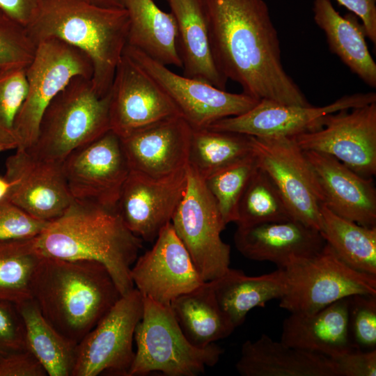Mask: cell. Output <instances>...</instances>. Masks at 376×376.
<instances>
[{
  "label": "cell",
  "mask_w": 376,
  "mask_h": 376,
  "mask_svg": "<svg viewBox=\"0 0 376 376\" xmlns=\"http://www.w3.org/2000/svg\"><path fill=\"white\" fill-rule=\"evenodd\" d=\"M88 3L106 8H123L122 0H82Z\"/></svg>",
  "instance_id": "45"
},
{
  "label": "cell",
  "mask_w": 376,
  "mask_h": 376,
  "mask_svg": "<svg viewBox=\"0 0 376 376\" xmlns=\"http://www.w3.org/2000/svg\"><path fill=\"white\" fill-rule=\"evenodd\" d=\"M170 307L185 336L196 347L224 339L235 329L221 308L212 281L177 297Z\"/></svg>",
  "instance_id": "29"
},
{
  "label": "cell",
  "mask_w": 376,
  "mask_h": 376,
  "mask_svg": "<svg viewBox=\"0 0 376 376\" xmlns=\"http://www.w3.org/2000/svg\"><path fill=\"white\" fill-rule=\"evenodd\" d=\"M109 108V91L100 95L91 79L75 77L46 108L36 141L28 150L41 159L63 162L111 130Z\"/></svg>",
  "instance_id": "5"
},
{
  "label": "cell",
  "mask_w": 376,
  "mask_h": 376,
  "mask_svg": "<svg viewBox=\"0 0 376 376\" xmlns=\"http://www.w3.org/2000/svg\"><path fill=\"white\" fill-rule=\"evenodd\" d=\"M25 68L0 70V152L17 148L15 123L27 91Z\"/></svg>",
  "instance_id": "36"
},
{
  "label": "cell",
  "mask_w": 376,
  "mask_h": 376,
  "mask_svg": "<svg viewBox=\"0 0 376 376\" xmlns=\"http://www.w3.org/2000/svg\"><path fill=\"white\" fill-rule=\"evenodd\" d=\"M143 310V297L135 288L122 295L77 344L72 376H129L134 331Z\"/></svg>",
  "instance_id": "11"
},
{
  "label": "cell",
  "mask_w": 376,
  "mask_h": 376,
  "mask_svg": "<svg viewBox=\"0 0 376 376\" xmlns=\"http://www.w3.org/2000/svg\"><path fill=\"white\" fill-rule=\"evenodd\" d=\"M130 19L127 45L165 65L182 68L178 31L171 13L161 10L155 0H122Z\"/></svg>",
  "instance_id": "27"
},
{
  "label": "cell",
  "mask_w": 376,
  "mask_h": 376,
  "mask_svg": "<svg viewBox=\"0 0 376 376\" xmlns=\"http://www.w3.org/2000/svg\"><path fill=\"white\" fill-rule=\"evenodd\" d=\"M257 168L253 151L203 179L226 225L236 222L240 200Z\"/></svg>",
  "instance_id": "35"
},
{
  "label": "cell",
  "mask_w": 376,
  "mask_h": 376,
  "mask_svg": "<svg viewBox=\"0 0 376 376\" xmlns=\"http://www.w3.org/2000/svg\"><path fill=\"white\" fill-rule=\"evenodd\" d=\"M186 170V187L171 223L203 280L212 281L230 268V247L221 237L226 225L203 179L188 164Z\"/></svg>",
  "instance_id": "9"
},
{
  "label": "cell",
  "mask_w": 376,
  "mask_h": 376,
  "mask_svg": "<svg viewBox=\"0 0 376 376\" xmlns=\"http://www.w3.org/2000/svg\"><path fill=\"white\" fill-rule=\"evenodd\" d=\"M281 308L309 314L357 294L376 295V276L354 269L325 243L317 253L292 259L283 268Z\"/></svg>",
  "instance_id": "7"
},
{
  "label": "cell",
  "mask_w": 376,
  "mask_h": 376,
  "mask_svg": "<svg viewBox=\"0 0 376 376\" xmlns=\"http://www.w3.org/2000/svg\"><path fill=\"white\" fill-rule=\"evenodd\" d=\"M234 242L244 257L271 262L279 269L294 258L317 253L325 244L318 230L295 219L237 226Z\"/></svg>",
  "instance_id": "22"
},
{
  "label": "cell",
  "mask_w": 376,
  "mask_h": 376,
  "mask_svg": "<svg viewBox=\"0 0 376 376\" xmlns=\"http://www.w3.org/2000/svg\"><path fill=\"white\" fill-rule=\"evenodd\" d=\"M42 257L35 237L0 240V300L17 304L31 298V279Z\"/></svg>",
  "instance_id": "33"
},
{
  "label": "cell",
  "mask_w": 376,
  "mask_h": 376,
  "mask_svg": "<svg viewBox=\"0 0 376 376\" xmlns=\"http://www.w3.org/2000/svg\"><path fill=\"white\" fill-rule=\"evenodd\" d=\"M313 19L324 33L329 50L365 84L376 88V63L366 41V31L352 13L342 16L331 0H314Z\"/></svg>",
  "instance_id": "26"
},
{
  "label": "cell",
  "mask_w": 376,
  "mask_h": 376,
  "mask_svg": "<svg viewBox=\"0 0 376 376\" xmlns=\"http://www.w3.org/2000/svg\"><path fill=\"white\" fill-rule=\"evenodd\" d=\"M175 19L183 75L226 90L228 80L212 54L202 0H167Z\"/></svg>",
  "instance_id": "25"
},
{
  "label": "cell",
  "mask_w": 376,
  "mask_h": 376,
  "mask_svg": "<svg viewBox=\"0 0 376 376\" xmlns=\"http://www.w3.org/2000/svg\"><path fill=\"white\" fill-rule=\"evenodd\" d=\"M36 45L58 38L91 59L93 88L109 91L118 63L127 45L130 19L124 8H106L82 0H42L38 15L26 28Z\"/></svg>",
  "instance_id": "4"
},
{
  "label": "cell",
  "mask_w": 376,
  "mask_h": 376,
  "mask_svg": "<svg viewBox=\"0 0 376 376\" xmlns=\"http://www.w3.org/2000/svg\"><path fill=\"white\" fill-rule=\"evenodd\" d=\"M252 152L250 136L208 127L192 129L188 165L205 179Z\"/></svg>",
  "instance_id": "32"
},
{
  "label": "cell",
  "mask_w": 376,
  "mask_h": 376,
  "mask_svg": "<svg viewBox=\"0 0 376 376\" xmlns=\"http://www.w3.org/2000/svg\"><path fill=\"white\" fill-rule=\"evenodd\" d=\"M362 22L366 37L376 44V0H336Z\"/></svg>",
  "instance_id": "44"
},
{
  "label": "cell",
  "mask_w": 376,
  "mask_h": 376,
  "mask_svg": "<svg viewBox=\"0 0 376 376\" xmlns=\"http://www.w3.org/2000/svg\"><path fill=\"white\" fill-rule=\"evenodd\" d=\"M338 376H375L376 350L354 347L331 359Z\"/></svg>",
  "instance_id": "41"
},
{
  "label": "cell",
  "mask_w": 376,
  "mask_h": 376,
  "mask_svg": "<svg viewBox=\"0 0 376 376\" xmlns=\"http://www.w3.org/2000/svg\"><path fill=\"white\" fill-rule=\"evenodd\" d=\"M191 131L176 116L120 137L130 171L158 179L185 170Z\"/></svg>",
  "instance_id": "20"
},
{
  "label": "cell",
  "mask_w": 376,
  "mask_h": 376,
  "mask_svg": "<svg viewBox=\"0 0 376 376\" xmlns=\"http://www.w3.org/2000/svg\"><path fill=\"white\" fill-rule=\"evenodd\" d=\"M26 349L25 328L17 305L0 300V360Z\"/></svg>",
  "instance_id": "40"
},
{
  "label": "cell",
  "mask_w": 376,
  "mask_h": 376,
  "mask_svg": "<svg viewBox=\"0 0 376 376\" xmlns=\"http://www.w3.org/2000/svg\"><path fill=\"white\" fill-rule=\"evenodd\" d=\"M235 368L242 376H338L331 358L288 346L267 334L242 344Z\"/></svg>",
  "instance_id": "24"
},
{
  "label": "cell",
  "mask_w": 376,
  "mask_h": 376,
  "mask_svg": "<svg viewBox=\"0 0 376 376\" xmlns=\"http://www.w3.org/2000/svg\"><path fill=\"white\" fill-rule=\"evenodd\" d=\"M42 3V0H0V10L28 28L38 15Z\"/></svg>",
  "instance_id": "43"
},
{
  "label": "cell",
  "mask_w": 376,
  "mask_h": 376,
  "mask_svg": "<svg viewBox=\"0 0 376 376\" xmlns=\"http://www.w3.org/2000/svg\"><path fill=\"white\" fill-rule=\"evenodd\" d=\"M10 188V184L5 175H0V201L7 198Z\"/></svg>",
  "instance_id": "46"
},
{
  "label": "cell",
  "mask_w": 376,
  "mask_h": 376,
  "mask_svg": "<svg viewBox=\"0 0 376 376\" xmlns=\"http://www.w3.org/2000/svg\"><path fill=\"white\" fill-rule=\"evenodd\" d=\"M186 169L158 179L130 171L117 210L127 227L142 240L155 241L171 223L186 187Z\"/></svg>",
  "instance_id": "19"
},
{
  "label": "cell",
  "mask_w": 376,
  "mask_h": 376,
  "mask_svg": "<svg viewBox=\"0 0 376 376\" xmlns=\"http://www.w3.org/2000/svg\"><path fill=\"white\" fill-rule=\"evenodd\" d=\"M93 74L91 59L80 49L54 38L38 42L25 68L27 91L15 123L17 148L33 146L44 111L72 79H91Z\"/></svg>",
  "instance_id": "8"
},
{
  "label": "cell",
  "mask_w": 376,
  "mask_h": 376,
  "mask_svg": "<svg viewBox=\"0 0 376 376\" xmlns=\"http://www.w3.org/2000/svg\"><path fill=\"white\" fill-rule=\"evenodd\" d=\"M376 102V93H357L344 95L334 102L313 107L260 100L248 111L220 119L208 128L255 137H292L322 127L325 116Z\"/></svg>",
  "instance_id": "15"
},
{
  "label": "cell",
  "mask_w": 376,
  "mask_h": 376,
  "mask_svg": "<svg viewBox=\"0 0 376 376\" xmlns=\"http://www.w3.org/2000/svg\"><path fill=\"white\" fill-rule=\"evenodd\" d=\"M36 49L27 29L0 10V70L26 68Z\"/></svg>",
  "instance_id": "37"
},
{
  "label": "cell",
  "mask_w": 376,
  "mask_h": 376,
  "mask_svg": "<svg viewBox=\"0 0 376 376\" xmlns=\"http://www.w3.org/2000/svg\"><path fill=\"white\" fill-rule=\"evenodd\" d=\"M110 92V128L119 137L159 121L180 116L160 86L123 52Z\"/></svg>",
  "instance_id": "18"
},
{
  "label": "cell",
  "mask_w": 376,
  "mask_h": 376,
  "mask_svg": "<svg viewBox=\"0 0 376 376\" xmlns=\"http://www.w3.org/2000/svg\"><path fill=\"white\" fill-rule=\"evenodd\" d=\"M348 325L353 345L363 350L376 347V295L349 297Z\"/></svg>",
  "instance_id": "38"
},
{
  "label": "cell",
  "mask_w": 376,
  "mask_h": 376,
  "mask_svg": "<svg viewBox=\"0 0 376 376\" xmlns=\"http://www.w3.org/2000/svg\"><path fill=\"white\" fill-rule=\"evenodd\" d=\"M136 350L129 376L159 372L166 376H198L215 366L224 352L212 343L199 347L191 343L170 306L143 297V310L134 331Z\"/></svg>",
  "instance_id": "6"
},
{
  "label": "cell",
  "mask_w": 376,
  "mask_h": 376,
  "mask_svg": "<svg viewBox=\"0 0 376 376\" xmlns=\"http://www.w3.org/2000/svg\"><path fill=\"white\" fill-rule=\"evenodd\" d=\"M35 242L43 256L101 263L121 295L134 288L131 268L143 240L127 227L117 208L74 199L61 215L47 221Z\"/></svg>",
  "instance_id": "2"
},
{
  "label": "cell",
  "mask_w": 376,
  "mask_h": 376,
  "mask_svg": "<svg viewBox=\"0 0 376 376\" xmlns=\"http://www.w3.org/2000/svg\"><path fill=\"white\" fill-rule=\"evenodd\" d=\"M320 231L326 244L346 265L376 276V226L368 227L341 217L324 203Z\"/></svg>",
  "instance_id": "31"
},
{
  "label": "cell",
  "mask_w": 376,
  "mask_h": 376,
  "mask_svg": "<svg viewBox=\"0 0 376 376\" xmlns=\"http://www.w3.org/2000/svg\"><path fill=\"white\" fill-rule=\"evenodd\" d=\"M215 64L242 93L260 101L311 105L285 72L264 0H202Z\"/></svg>",
  "instance_id": "1"
},
{
  "label": "cell",
  "mask_w": 376,
  "mask_h": 376,
  "mask_svg": "<svg viewBox=\"0 0 376 376\" xmlns=\"http://www.w3.org/2000/svg\"><path fill=\"white\" fill-rule=\"evenodd\" d=\"M31 295L45 319L77 343L122 296L101 263L43 256L31 279Z\"/></svg>",
  "instance_id": "3"
},
{
  "label": "cell",
  "mask_w": 376,
  "mask_h": 376,
  "mask_svg": "<svg viewBox=\"0 0 376 376\" xmlns=\"http://www.w3.org/2000/svg\"><path fill=\"white\" fill-rule=\"evenodd\" d=\"M293 219L284 201L268 175L256 169L237 207V226Z\"/></svg>",
  "instance_id": "34"
},
{
  "label": "cell",
  "mask_w": 376,
  "mask_h": 376,
  "mask_svg": "<svg viewBox=\"0 0 376 376\" xmlns=\"http://www.w3.org/2000/svg\"><path fill=\"white\" fill-rule=\"evenodd\" d=\"M130 276L143 297L165 306L205 282L171 223L162 228L152 247L137 258Z\"/></svg>",
  "instance_id": "17"
},
{
  "label": "cell",
  "mask_w": 376,
  "mask_h": 376,
  "mask_svg": "<svg viewBox=\"0 0 376 376\" xmlns=\"http://www.w3.org/2000/svg\"><path fill=\"white\" fill-rule=\"evenodd\" d=\"M303 150L329 155L357 174H376V102L324 116L322 127L291 137Z\"/></svg>",
  "instance_id": "13"
},
{
  "label": "cell",
  "mask_w": 376,
  "mask_h": 376,
  "mask_svg": "<svg viewBox=\"0 0 376 376\" xmlns=\"http://www.w3.org/2000/svg\"><path fill=\"white\" fill-rule=\"evenodd\" d=\"M22 316L27 349L49 376H72L77 343L57 331L42 316L32 298L16 304Z\"/></svg>",
  "instance_id": "30"
},
{
  "label": "cell",
  "mask_w": 376,
  "mask_h": 376,
  "mask_svg": "<svg viewBox=\"0 0 376 376\" xmlns=\"http://www.w3.org/2000/svg\"><path fill=\"white\" fill-rule=\"evenodd\" d=\"M250 136L258 167L272 180L292 218L320 232L324 198L304 150L291 137Z\"/></svg>",
  "instance_id": "10"
},
{
  "label": "cell",
  "mask_w": 376,
  "mask_h": 376,
  "mask_svg": "<svg viewBox=\"0 0 376 376\" xmlns=\"http://www.w3.org/2000/svg\"><path fill=\"white\" fill-rule=\"evenodd\" d=\"M304 153L318 178L323 203L336 214L359 225L376 226V189L364 178L334 157L313 150Z\"/></svg>",
  "instance_id": "21"
},
{
  "label": "cell",
  "mask_w": 376,
  "mask_h": 376,
  "mask_svg": "<svg viewBox=\"0 0 376 376\" xmlns=\"http://www.w3.org/2000/svg\"><path fill=\"white\" fill-rule=\"evenodd\" d=\"M5 163L10 184V202L38 219L49 221L61 215L73 202L63 162L38 157L17 148Z\"/></svg>",
  "instance_id": "16"
},
{
  "label": "cell",
  "mask_w": 376,
  "mask_h": 376,
  "mask_svg": "<svg viewBox=\"0 0 376 376\" xmlns=\"http://www.w3.org/2000/svg\"><path fill=\"white\" fill-rule=\"evenodd\" d=\"M47 223L29 215L7 198L0 201V240L36 237Z\"/></svg>",
  "instance_id": "39"
},
{
  "label": "cell",
  "mask_w": 376,
  "mask_h": 376,
  "mask_svg": "<svg viewBox=\"0 0 376 376\" xmlns=\"http://www.w3.org/2000/svg\"><path fill=\"white\" fill-rule=\"evenodd\" d=\"M212 282L221 308L235 328L244 322L251 310L280 299L285 290L284 272L279 268L256 276L229 268Z\"/></svg>",
  "instance_id": "28"
},
{
  "label": "cell",
  "mask_w": 376,
  "mask_h": 376,
  "mask_svg": "<svg viewBox=\"0 0 376 376\" xmlns=\"http://www.w3.org/2000/svg\"><path fill=\"white\" fill-rule=\"evenodd\" d=\"M124 52L154 79L194 130L206 128L220 119L242 114L259 102L244 93H229L206 81L178 75L127 45Z\"/></svg>",
  "instance_id": "12"
},
{
  "label": "cell",
  "mask_w": 376,
  "mask_h": 376,
  "mask_svg": "<svg viewBox=\"0 0 376 376\" xmlns=\"http://www.w3.org/2000/svg\"><path fill=\"white\" fill-rule=\"evenodd\" d=\"M348 304L349 297L313 313H290L283 322L280 341L331 359L357 347L350 338Z\"/></svg>",
  "instance_id": "23"
},
{
  "label": "cell",
  "mask_w": 376,
  "mask_h": 376,
  "mask_svg": "<svg viewBox=\"0 0 376 376\" xmlns=\"http://www.w3.org/2000/svg\"><path fill=\"white\" fill-rule=\"evenodd\" d=\"M74 199L117 208L122 187L130 169L120 139L109 130L72 150L63 161Z\"/></svg>",
  "instance_id": "14"
},
{
  "label": "cell",
  "mask_w": 376,
  "mask_h": 376,
  "mask_svg": "<svg viewBox=\"0 0 376 376\" xmlns=\"http://www.w3.org/2000/svg\"><path fill=\"white\" fill-rule=\"evenodd\" d=\"M38 359L28 349L13 353L0 360V376H47Z\"/></svg>",
  "instance_id": "42"
}]
</instances>
